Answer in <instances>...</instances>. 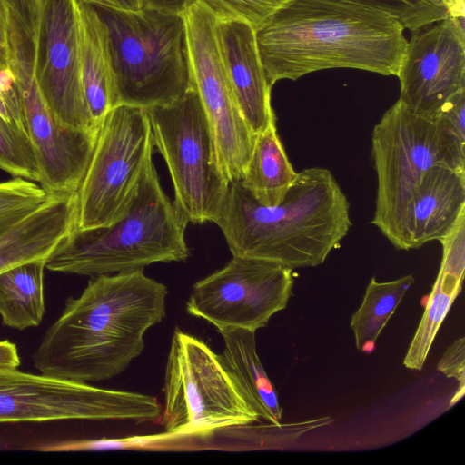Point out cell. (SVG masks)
Masks as SVG:
<instances>
[{
  "label": "cell",
  "mask_w": 465,
  "mask_h": 465,
  "mask_svg": "<svg viewBox=\"0 0 465 465\" xmlns=\"http://www.w3.org/2000/svg\"><path fill=\"white\" fill-rule=\"evenodd\" d=\"M167 293L143 270L92 277L45 332L35 367L87 383L118 375L142 353L147 330L164 318Z\"/></svg>",
  "instance_id": "6da1fadb"
},
{
  "label": "cell",
  "mask_w": 465,
  "mask_h": 465,
  "mask_svg": "<svg viewBox=\"0 0 465 465\" xmlns=\"http://www.w3.org/2000/svg\"><path fill=\"white\" fill-rule=\"evenodd\" d=\"M407 42L395 16L351 0H290L256 31L271 87L331 68L396 75Z\"/></svg>",
  "instance_id": "7a4b0ae2"
},
{
  "label": "cell",
  "mask_w": 465,
  "mask_h": 465,
  "mask_svg": "<svg viewBox=\"0 0 465 465\" xmlns=\"http://www.w3.org/2000/svg\"><path fill=\"white\" fill-rule=\"evenodd\" d=\"M232 256L315 267L351 227L350 203L331 172L311 167L297 173L277 205L258 203L240 182L230 183L215 222Z\"/></svg>",
  "instance_id": "3957f363"
},
{
  "label": "cell",
  "mask_w": 465,
  "mask_h": 465,
  "mask_svg": "<svg viewBox=\"0 0 465 465\" xmlns=\"http://www.w3.org/2000/svg\"><path fill=\"white\" fill-rule=\"evenodd\" d=\"M188 221L163 192L151 162L125 214L107 226L74 228L54 249L45 268L98 276L143 270L154 262L184 261Z\"/></svg>",
  "instance_id": "277c9868"
},
{
  "label": "cell",
  "mask_w": 465,
  "mask_h": 465,
  "mask_svg": "<svg viewBox=\"0 0 465 465\" xmlns=\"http://www.w3.org/2000/svg\"><path fill=\"white\" fill-rule=\"evenodd\" d=\"M93 6L106 29L117 105H165L191 88L183 15Z\"/></svg>",
  "instance_id": "5b68a950"
},
{
  "label": "cell",
  "mask_w": 465,
  "mask_h": 465,
  "mask_svg": "<svg viewBox=\"0 0 465 465\" xmlns=\"http://www.w3.org/2000/svg\"><path fill=\"white\" fill-rule=\"evenodd\" d=\"M371 157L377 193L371 223L401 250V223L411 192L435 165L465 171V140L438 114H419L397 100L372 130Z\"/></svg>",
  "instance_id": "8992f818"
},
{
  "label": "cell",
  "mask_w": 465,
  "mask_h": 465,
  "mask_svg": "<svg viewBox=\"0 0 465 465\" xmlns=\"http://www.w3.org/2000/svg\"><path fill=\"white\" fill-rule=\"evenodd\" d=\"M163 425L179 436H206L259 420L220 355L180 329L173 332L164 381Z\"/></svg>",
  "instance_id": "52a82bcc"
},
{
  "label": "cell",
  "mask_w": 465,
  "mask_h": 465,
  "mask_svg": "<svg viewBox=\"0 0 465 465\" xmlns=\"http://www.w3.org/2000/svg\"><path fill=\"white\" fill-rule=\"evenodd\" d=\"M153 144L164 159L174 204L188 223L216 222L230 183L222 173L211 129L197 93L145 109Z\"/></svg>",
  "instance_id": "ba28073f"
},
{
  "label": "cell",
  "mask_w": 465,
  "mask_h": 465,
  "mask_svg": "<svg viewBox=\"0 0 465 465\" xmlns=\"http://www.w3.org/2000/svg\"><path fill=\"white\" fill-rule=\"evenodd\" d=\"M153 147L144 108L118 104L107 114L76 191V228L107 226L125 214L153 162Z\"/></svg>",
  "instance_id": "9c48e42d"
},
{
  "label": "cell",
  "mask_w": 465,
  "mask_h": 465,
  "mask_svg": "<svg viewBox=\"0 0 465 465\" xmlns=\"http://www.w3.org/2000/svg\"><path fill=\"white\" fill-rule=\"evenodd\" d=\"M156 398L14 369H0V423L67 420L155 421Z\"/></svg>",
  "instance_id": "30bf717a"
},
{
  "label": "cell",
  "mask_w": 465,
  "mask_h": 465,
  "mask_svg": "<svg viewBox=\"0 0 465 465\" xmlns=\"http://www.w3.org/2000/svg\"><path fill=\"white\" fill-rule=\"evenodd\" d=\"M191 87L210 125L220 169L229 183L241 181L255 135L235 103L215 37V14L203 0L183 14Z\"/></svg>",
  "instance_id": "8fae6325"
},
{
  "label": "cell",
  "mask_w": 465,
  "mask_h": 465,
  "mask_svg": "<svg viewBox=\"0 0 465 465\" xmlns=\"http://www.w3.org/2000/svg\"><path fill=\"white\" fill-rule=\"evenodd\" d=\"M292 287V269L232 256L224 267L193 284L186 311L209 322L219 332L232 329L256 332L286 308Z\"/></svg>",
  "instance_id": "7c38bea8"
},
{
  "label": "cell",
  "mask_w": 465,
  "mask_h": 465,
  "mask_svg": "<svg viewBox=\"0 0 465 465\" xmlns=\"http://www.w3.org/2000/svg\"><path fill=\"white\" fill-rule=\"evenodd\" d=\"M33 73L61 126L98 134L82 84L79 0H38Z\"/></svg>",
  "instance_id": "4fadbf2b"
},
{
  "label": "cell",
  "mask_w": 465,
  "mask_h": 465,
  "mask_svg": "<svg viewBox=\"0 0 465 465\" xmlns=\"http://www.w3.org/2000/svg\"><path fill=\"white\" fill-rule=\"evenodd\" d=\"M396 76L401 104L419 114H437L465 90L464 17H448L414 31Z\"/></svg>",
  "instance_id": "5bb4252c"
},
{
  "label": "cell",
  "mask_w": 465,
  "mask_h": 465,
  "mask_svg": "<svg viewBox=\"0 0 465 465\" xmlns=\"http://www.w3.org/2000/svg\"><path fill=\"white\" fill-rule=\"evenodd\" d=\"M21 87L26 132L48 193H76L91 159L97 134L61 126L45 102L33 65L13 63Z\"/></svg>",
  "instance_id": "9a60e30c"
},
{
  "label": "cell",
  "mask_w": 465,
  "mask_h": 465,
  "mask_svg": "<svg viewBox=\"0 0 465 465\" xmlns=\"http://www.w3.org/2000/svg\"><path fill=\"white\" fill-rule=\"evenodd\" d=\"M214 31L237 107L256 135L276 123L272 87L258 52L256 32L240 19L217 15Z\"/></svg>",
  "instance_id": "2e32d148"
},
{
  "label": "cell",
  "mask_w": 465,
  "mask_h": 465,
  "mask_svg": "<svg viewBox=\"0 0 465 465\" xmlns=\"http://www.w3.org/2000/svg\"><path fill=\"white\" fill-rule=\"evenodd\" d=\"M465 213V171L431 167L411 192L401 223V249L446 236Z\"/></svg>",
  "instance_id": "e0dca14e"
},
{
  "label": "cell",
  "mask_w": 465,
  "mask_h": 465,
  "mask_svg": "<svg viewBox=\"0 0 465 465\" xmlns=\"http://www.w3.org/2000/svg\"><path fill=\"white\" fill-rule=\"evenodd\" d=\"M76 193H51L36 210L0 236V272L18 263L47 260L76 227Z\"/></svg>",
  "instance_id": "ac0fdd59"
},
{
  "label": "cell",
  "mask_w": 465,
  "mask_h": 465,
  "mask_svg": "<svg viewBox=\"0 0 465 465\" xmlns=\"http://www.w3.org/2000/svg\"><path fill=\"white\" fill-rule=\"evenodd\" d=\"M464 223L465 213L440 240L442 259L439 273L403 360L404 366L410 370L423 368L439 329L461 292L465 269Z\"/></svg>",
  "instance_id": "d6986e66"
},
{
  "label": "cell",
  "mask_w": 465,
  "mask_h": 465,
  "mask_svg": "<svg viewBox=\"0 0 465 465\" xmlns=\"http://www.w3.org/2000/svg\"><path fill=\"white\" fill-rule=\"evenodd\" d=\"M80 62L85 103L94 126L99 130L117 105L114 74L105 26L95 8L79 0Z\"/></svg>",
  "instance_id": "ffe728a7"
},
{
  "label": "cell",
  "mask_w": 465,
  "mask_h": 465,
  "mask_svg": "<svg viewBox=\"0 0 465 465\" xmlns=\"http://www.w3.org/2000/svg\"><path fill=\"white\" fill-rule=\"evenodd\" d=\"M224 342L221 361L242 396L258 415L271 424H281L282 409L256 351L255 332L244 329L220 331Z\"/></svg>",
  "instance_id": "44dd1931"
},
{
  "label": "cell",
  "mask_w": 465,
  "mask_h": 465,
  "mask_svg": "<svg viewBox=\"0 0 465 465\" xmlns=\"http://www.w3.org/2000/svg\"><path fill=\"white\" fill-rule=\"evenodd\" d=\"M297 173L277 134L276 123L255 135L240 183L261 204L274 206L285 197Z\"/></svg>",
  "instance_id": "7402d4cb"
},
{
  "label": "cell",
  "mask_w": 465,
  "mask_h": 465,
  "mask_svg": "<svg viewBox=\"0 0 465 465\" xmlns=\"http://www.w3.org/2000/svg\"><path fill=\"white\" fill-rule=\"evenodd\" d=\"M45 262H25L0 272V316L5 326L24 331L41 323L45 313Z\"/></svg>",
  "instance_id": "603a6c76"
},
{
  "label": "cell",
  "mask_w": 465,
  "mask_h": 465,
  "mask_svg": "<svg viewBox=\"0 0 465 465\" xmlns=\"http://www.w3.org/2000/svg\"><path fill=\"white\" fill-rule=\"evenodd\" d=\"M414 282L411 274L389 282L371 279L350 322L358 351H372L377 339Z\"/></svg>",
  "instance_id": "cb8c5ba5"
},
{
  "label": "cell",
  "mask_w": 465,
  "mask_h": 465,
  "mask_svg": "<svg viewBox=\"0 0 465 465\" xmlns=\"http://www.w3.org/2000/svg\"><path fill=\"white\" fill-rule=\"evenodd\" d=\"M382 9L414 32L448 17L464 16V0H351Z\"/></svg>",
  "instance_id": "d4e9b609"
},
{
  "label": "cell",
  "mask_w": 465,
  "mask_h": 465,
  "mask_svg": "<svg viewBox=\"0 0 465 465\" xmlns=\"http://www.w3.org/2000/svg\"><path fill=\"white\" fill-rule=\"evenodd\" d=\"M0 169L38 184L41 169L28 134L0 114Z\"/></svg>",
  "instance_id": "484cf974"
},
{
  "label": "cell",
  "mask_w": 465,
  "mask_h": 465,
  "mask_svg": "<svg viewBox=\"0 0 465 465\" xmlns=\"http://www.w3.org/2000/svg\"><path fill=\"white\" fill-rule=\"evenodd\" d=\"M40 184L20 177L0 182V236L50 196Z\"/></svg>",
  "instance_id": "4316f807"
},
{
  "label": "cell",
  "mask_w": 465,
  "mask_h": 465,
  "mask_svg": "<svg viewBox=\"0 0 465 465\" xmlns=\"http://www.w3.org/2000/svg\"><path fill=\"white\" fill-rule=\"evenodd\" d=\"M10 25L11 62L33 64L38 0H5Z\"/></svg>",
  "instance_id": "83f0119b"
},
{
  "label": "cell",
  "mask_w": 465,
  "mask_h": 465,
  "mask_svg": "<svg viewBox=\"0 0 465 465\" xmlns=\"http://www.w3.org/2000/svg\"><path fill=\"white\" fill-rule=\"evenodd\" d=\"M215 15L240 19L255 32L290 0H203Z\"/></svg>",
  "instance_id": "f1b7e54d"
},
{
  "label": "cell",
  "mask_w": 465,
  "mask_h": 465,
  "mask_svg": "<svg viewBox=\"0 0 465 465\" xmlns=\"http://www.w3.org/2000/svg\"><path fill=\"white\" fill-rule=\"evenodd\" d=\"M0 114L26 132L22 91L12 66L0 68Z\"/></svg>",
  "instance_id": "f546056e"
},
{
  "label": "cell",
  "mask_w": 465,
  "mask_h": 465,
  "mask_svg": "<svg viewBox=\"0 0 465 465\" xmlns=\"http://www.w3.org/2000/svg\"><path fill=\"white\" fill-rule=\"evenodd\" d=\"M437 369L448 378L459 382V387L450 400V406L457 403L465 392V339L456 340L440 359Z\"/></svg>",
  "instance_id": "4dcf8cb0"
},
{
  "label": "cell",
  "mask_w": 465,
  "mask_h": 465,
  "mask_svg": "<svg viewBox=\"0 0 465 465\" xmlns=\"http://www.w3.org/2000/svg\"><path fill=\"white\" fill-rule=\"evenodd\" d=\"M11 66L10 25L5 0H0V68Z\"/></svg>",
  "instance_id": "1f68e13d"
},
{
  "label": "cell",
  "mask_w": 465,
  "mask_h": 465,
  "mask_svg": "<svg viewBox=\"0 0 465 465\" xmlns=\"http://www.w3.org/2000/svg\"><path fill=\"white\" fill-rule=\"evenodd\" d=\"M194 1L196 0H142V3L143 8H150L169 15H183Z\"/></svg>",
  "instance_id": "d6a6232c"
},
{
  "label": "cell",
  "mask_w": 465,
  "mask_h": 465,
  "mask_svg": "<svg viewBox=\"0 0 465 465\" xmlns=\"http://www.w3.org/2000/svg\"><path fill=\"white\" fill-rule=\"evenodd\" d=\"M20 363L16 345L7 340L0 341V369L17 368Z\"/></svg>",
  "instance_id": "836d02e7"
},
{
  "label": "cell",
  "mask_w": 465,
  "mask_h": 465,
  "mask_svg": "<svg viewBox=\"0 0 465 465\" xmlns=\"http://www.w3.org/2000/svg\"><path fill=\"white\" fill-rule=\"evenodd\" d=\"M93 5H101L110 8L139 11L143 8L142 0H83Z\"/></svg>",
  "instance_id": "e575fe53"
}]
</instances>
